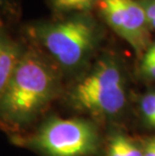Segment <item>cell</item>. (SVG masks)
<instances>
[{
    "label": "cell",
    "instance_id": "1",
    "mask_svg": "<svg viewBox=\"0 0 155 156\" xmlns=\"http://www.w3.org/2000/svg\"><path fill=\"white\" fill-rule=\"evenodd\" d=\"M24 34L29 44L51 59L62 76H80L97 58L105 28L94 12H78L32 21L25 25Z\"/></svg>",
    "mask_w": 155,
    "mask_h": 156
},
{
    "label": "cell",
    "instance_id": "12",
    "mask_svg": "<svg viewBox=\"0 0 155 156\" xmlns=\"http://www.w3.org/2000/svg\"><path fill=\"white\" fill-rule=\"evenodd\" d=\"M106 156H124L118 133L113 134L109 139Z\"/></svg>",
    "mask_w": 155,
    "mask_h": 156
},
{
    "label": "cell",
    "instance_id": "6",
    "mask_svg": "<svg viewBox=\"0 0 155 156\" xmlns=\"http://www.w3.org/2000/svg\"><path fill=\"white\" fill-rule=\"evenodd\" d=\"M23 49L24 44L12 36L0 18V97L10 81Z\"/></svg>",
    "mask_w": 155,
    "mask_h": 156
},
{
    "label": "cell",
    "instance_id": "10",
    "mask_svg": "<svg viewBox=\"0 0 155 156\" xmlns=\"http://www.w3.org/2000/svg\"><path fill=\"white\" fill-rule=\"evenodd\" d=\"M0 11L9 17H16L19 13L17 0H0Z\"/></svg>",
    "mask_w": 155,
    "mask_h": 156
},
{
    "label": "cell",
    "instance_id": "5",
    "mask_svg": "<svg viewBox=\"0 0 155 156\" xmlns=\"http://www.w3.org/2000/svg\"><path fill=\"white\" fill-rule=\"evenodd\" d=\"M97 17L129 44L138 61L152 42V29L138 0H100Z\"/></svg>",
    "mask_w": 155,
    "mask_h": 156
},
{
    "label": "cell",
    "instance_id": "7",
    "mask_svg": "<svg viewBox=\"0 0 155 156\" xmlns=\"http://www.w3.org/2000/svg\"><path fill=\"white\" fill-rule=\"evenodd\" d=\"M100 0H47L49 8L57 16L78 12H94Z\"/></svg>",
    "mask_w": 155,
    "mask_h": 156
},
{
    "label": "cell",
    "instance_id": "2",
    "mask_svg": "<svg viewBox=\"0 0 155 156\" xmlns=\"http://www.w3.org/2000/svg\"><path fill=\"white\" fill-rule=\"evenodd\" d=\"M62 77L51 59L28 42L0 97V122L19 129L36 120L60 95Z\"/></svg>",
    "mask_w": 155,
    "mask_h": 156
},
{
    "label": "cell",
    "instance_id": "15",
    "mask_svg": "<svg viewBox=\"0 0 155 156\" xmlns=\"http://www.w3.org/2000/svg\"><path fill=\"white\" fill-rule=\"evenodd\" d=\"M143 156H155V136L148 138L142 146Z\"/></svg>",
    "mask_w": 155,
    "mask_h": 156
},
{
    "label": "cell",
    "instance_id": "4",
    "mask_svg": "<svg viewBox=\"0 0 155 156\" xmlns=\"http://www.w3.org/2000/svg\"><path fill=\"white\" fill-rule=\"evenodd\" d=\"M18 140L44 156H92L101 146L98 127L85 118L51 117L33 134Z\"/></svg>",
    "mask_w": 155,
    "mask_h": 156
},
{
    "label": "cell",
    "instance_id": "14",
    "mask_svg": "<svg viewBox=\"0 0 155 156\" xmlns=\"http://www.w3.org/2000/svg\"><path fill=\"white\" fill-rule=\"evenodd\" d=\"M138 74L148 82H155V64L149 66H138Z\"/></svg>",
    "mask_w": 155,
    "mask_h": 156
},
{
    "label": "cell",
    "instance_id": "13",
    "mask_svg": "<svg viewBox=\"0 0 155 156\" xmlns=\"http://www.w3.org/2000/svg\"><path fill=\"white\" fill-rule=\"evenodd\" d=\"M153 64H155V41H152L150 45L148 46L142 58L139 59L138 66H149Z\"/></svg>",
    "mask_w": 155,
    "mask_h": 156
},
{
    "label": "cell",
    "instance_id": "11",
    "mask_svg": "<svg viewBox=\"0 0 155 156\" xmlns=\"http://www.w3.org/2000/svg\"><path fill=\"white\" fill-rule=\"evenodd\" d=\"M146 14L152 31L155 30V0H138Z\"/></svg>",
    "mask_w": 155,
    "mask_h": 156
},
{
    "label": "cell",
    "instance_id": "3",
    "mask_svg": "<svg viewBox=\"0 0 155 156\" xmlns=\"http://www.w3.org/2000/svg\"><path fill=\"white\" fill-rule=\"evenodd\" d=\"M75 110L96 120H114L127 104V74L119 55L106 51L97 55L69 91Z\"/></svg>",
    "mask_w": 155,
    "mask_h": 156
},
{
    "label": "cell",
    "instance_id": "9",
    "mask_svg": "<svg viewBox=\"0 0 155 156\" xmlns=\"http://www.w3.org/2000/svg\"><path fill=\"white\" fill-rule=\"evenodd\" d=\"M124 156H143L142 146H139L133 139L123 133H118Z\"/></svg>",
    "mask_w": 155,
    "mask_h": 156
},
{
    "label": "cell",
    "instance_id": "8",
    "mask_svg": "<svg viewBox=\"0 0 155 156\" xmlns=\"http://www.w3.org/2000/svg\"><path fill=\"white\" fill-rule=\"evenodd\" d=\"M138 114L147 128L155 130V88L143 93L138 99Z\"/></svg>",
    "mask_w": 155,
    "mask_h": 156
}]
</instances>
